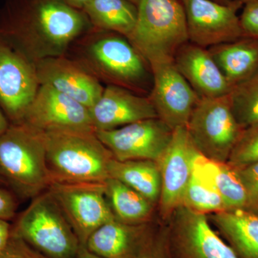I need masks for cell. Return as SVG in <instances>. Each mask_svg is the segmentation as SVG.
<instances>
[{
    "mask_svg": "<svg viewBox=\"0 0 258 258\" xmlns=\"http://www.w3.org/2000/svg\"><path fill=\"white\" fill-rule=\"evenodd\" d=\"M258 162V125L244 129L227 163L234 167Z\"/></svg>",
    "mask_w": 258,
    "mask_h": 258,
    "instance_id": "obj_28",
    "label": "cell"
},
{
    "mask_svg": "<svg viewBox=\"0 0 258 258\" xmlns=\"http://www.w3.org/2000/svg\"><path fill=\"white\" fill-rule=\"evenodd\" d=\"M245 190V209L244 210L258 215V162L235 167Z\"/></svg>",
    "mask_w": 258,
    "mask_h": 258,
    "instance_id": "obj_29",
    "label": "cell"
},
{
    "mask_svg": "<svg viewBox=\"0 0 258 258\" xmlns=\"http://www.w3.org/2000/svg\"><path fill=\"white\" fill-rule=\"evenodd\" d=\"M40 87L32 64L0 35V107L10 124H20Z\"/></svg>",
    "mask_w": 258,
    "mask_h": 258,
    "instance_id": "obj_12",
    "label": "cell"
},
{
    "mask_svg": "<svg viewBox=\"0 0 258 258\" xmlns=\"http://www.w3.org/2000/svg\"><path fill=\"white\" fill-rule=\"evenodd\" d=\"M20 200L11 190L0 185V220L13 221L17 216Z\"/></svg>",
    "mask_w": 258,
    "mask_h": 258,
    "instance_id": "obj_33",
    "label": "cell"
},
{
    "mask_svg": "<svg viewBox=\"0 0 258 258\" xmlns=\"http://www.w3.org/2000/svg\"><path fill=\"white\" fill-rule=\"evenodd\" d=\"M199 153L189 139L186 127L174 129L170 143L157 161L161 174L157 214L161 222L167 223L181 205Z\"/></svg>",
    "mask_w": 258,
    "mask_h": 258,
    "instance_id": "obj_10",
    "label": "cell"
},
{
    "mask_svg": "<svg viewBox=\"0 0 258 258\" xmlns=\"http://www.w3.org/2000/svg\"><path fill=\"white\" fill-rule=\"evenodd\" d=\"M76 258H102L96 254L92 253L90 252L86 247V245L80 246L79 252H78Z\"/></svg>",
    "mask_w": 258,
    "mask_h": 258,
    "instance_id": "obj_37",
    "label": "cell"
},
{
    "mask_svg": "<svg viewBox=\"0 0 258 258\" xmlns=\"http://www.w3.org/2000/svg\"><path fill=\"white\" fill-rule=\"evenodd\" d=\"M148 64L174 60L189 42L186 16L179 0H139L133 31L127 37Z\"/></svg>",
    "mask_w": 258,
    "mask_h": 258,
    "instance_id": "obj_5",
    "label": "cell"
},
{
    "mask_svg": "<svg viewBox=\"0 0 258 258\" xmlns=\"http://www.w3.org/2000/svg\"><path fill=\"white\" fill-rule=\"evenodd\" d=\"M11 235V224L6 220H0V252L4 249Z\"/></svg>",
    "mask_w": 258,
    "mask_h": 258,
    "instance_id": "obj_34",
    "label": "cell"
},
{
    "mask_svg": "<svg viewBox=\"0 0 258 258\" xmlns=\"http://www.w3.org/2000/svg\"><path fill=\"white\" fill-rule=\"evenodd\" d=\"M93 27L128 37L137 19V6L128 0H91L83 10Z\"/></svg>",
    "mask_w": 258,
    "mask_h": 258,
    "instance_id": "obj_25",
    "label": "cell"
},
{
    "mask_svg": "<svg viewBox=\"0 0 258 258\" xmlns=\"http://www.w3.org/2000/svg\"><path fill=\"white\" fill-rule=\"evenodd\" d=\"M81 37L75 60L100 81L136 93L146 92L150 66L126 37L93 28Z\"/></svg>",
    "mask_w": 258,
    "mask_h": 258,
    "instance_id": "obj_2",
    "label": "cell"
},
{
    "mask_svg": "<svg viewBox=\"0 0 258 258\" xmlns=\"http://www.w3.org/2000/svg\"><path fill=\"white\" fill-rule=\"evenodd\" d=\"M193 170L216 190L226 210L245 209V190L234 166L227 162L210 160L199 153L194 162Z\"/></svg>",
    "mask_w": 258,
    "mask_h": 258,
    "instance_id": "obj_22",
    "label": "cell"
},
{
    "mask_svg": "<svg viewBox=\"0 0 258 258\" xmlns=\"http://www.w3.org/2000/svg\"><path fill=\"white\" fill-rule=\"evenodd\" d=\"M89 111L95 132L112 130L139 120L158 118L149 97L114 85L104 87Z\"/></svg>",
    "mask_w": 258,
    "mask_h": 258,
    "instance_id": "obj_17",
    "label": "cell"
},
{
    "mask_svg": "<svg viewBox=\"0 0 258 258\" xmlns=\"http://www.w3.org/2000/svg\"><path fill=\"white\" fill-rule=\"evenodd\" d=\"M174 62L200 98L230 94L232 87L208 48L187 42L177 50Z\"/></svg>",
    "mask_w": 258,
    "mask_h": 258,
    "instance_id": "obj_19",
    "label": "cell"
},
{
    "mask_svg": "<svg viewBox=\"0 0 258 258\" xmlns=\"http://www.w3.org/2000/svg\"><path fill=\"white\" fill-rule=\"evenodd\" d=\"M181 205L206 215L227 210L216 190L194 170L185 190Z\"/></svg>",
    "mask_w": 258,
    "mask_h": 258,
    "instance_id": "obj_27",
    "label": "cell"
},
{
    "mask_svg": "<svg viewBox=\"0 0 258 258\" xmlns=\"http://www.w3.org/2000/svg\"><path fill=\"white\" fill-rule=\"evenodd\" d=\"M0 179L20 201L48 189L52 180L43 132L25 123L10 124L0 137Z\"/></svg>",
    "mask_w": 258,
    "mask_h": 258,
    "instance_id": "obj_3",
    "label": "cell"
},
{
    "mask_svg": "<svg viewBox=\"0 0 258 258\" xmlns=\"http://www.w3.org/2000/svg\"><path fill=\"white\" fill-rule=\"evenodd\" d=\"M0 258H47L17 236L11 235Z\"/></svg>",
    "mask_w": 258,
    "mask_h": 258,
    "instance_id": "obj_31",
    "label": "cell"
},
{
    "mask_svg": "<svg viewBox=\"0 0 258 258\" xmlns=\"http://www.w3.org/2000/svg\"><path fill=\"white\" fill-rule=\"evenodd\" d=\"M186 16L189 41L203 47L243 37L237 12L243 3L222 5L214 0H179Z\"/></svg>",
    "mask_w": 258,
    "mask_h": 258,
    "instance_id": "obj_14",
    "label": "cell"
},
{
    "mask_svg": "<svg viewBox=\"0 0 258 258\" xmlns=\"http://www.w3.org/2000/svg\"><path fill=\"white\" fill-rule=\"evenodd\" d=\"M109 176L158 205L161 193V174L157 161L113 159L110 163Z\"/></svg>",
    "mask_w": 258,
    "mask_h": 258,
    "instance_id": "obj_24",
    "label": "cell"
},
{
    "mask_svg": "<svg viewBox=\"0 0 258 258\" xmlns=\"http://www.w3.org/2000/svg\"><path fill=\"white\" fill-rule=\"evenodd\" d=\"M149 66L153 84L148 97L158 118L172 130L186 127L200 97L180 74L174 60L159 61Z\"/></svg>",
    "mask_w": 258,
    "mask_h": 258,
    "instance_id": "obj_13",
    "label": "cell"
},
{
    "mask_svg": "<svg viewBox=\"0 0 258 258\" xmlns=\"http://www.w3.org/2000/svg\"><path fill=\"white\" fill-rule=\"evenodd\" d=\"M186 129L197 150L219 162H227L244 130L234 115L230 94L200 98Z\"/></svg>",
    "mask_w": 258,
    "mask_h": 258,
    "instance_id": "obj_7",
    "label": "cell"
},
{
    "mask_svg": "<svg viewBox=\"0 0 258 258\" xmlns=\"http://www.w3.org/2000/svg\"><path fill=\"white\" fill-rule=\"evenodd\" d=\"M17 236L47 258H76L80 243L60 207L48 190L32 199L11 224Z\"/></svg>",
    "mask_w": 258,
    "mask_h": 258,
    "instance_id": "obj_6",
    "label": "cell"
},
{
    "mask_svg": "<svg viewBox=\"0 0 258 258\" xmlns=\"http://www.w3.org/2000/svg\"><path fill=\"white\" fill-rule=\"evenodd\" d=\"M214 1L222 5H230L232 4V3H236V2L243 3L244 5L245 3H247V2L250 1V0H214Z\"/></svg>",
    "mask_w": 258,
    "mask_h": 258,
    "instance_id": "obj_38",
    "label": "cell"
},
{
    "mask_svg": "<svg viewBox=\"0 0 258 258\" xmlns=\"http://www.w3.org/2000/svg\"><path fill=\"white\" fill-rule=\"evenodd\" d=\"M35 67L40 85H48L88 108L104 89L101 81L83 64L66 55L43 59Z\"/></svg>",
    "mask_w": 258,
    "mask_h": 258,
    "instance_id": "obj_16",
    "label": "cell"
},
{
    "mask_svg": "<svg viewBox=\"0 0 258 258\" xmlns=\"http://www.w3.org/2000/svg\"><path fill=\"white\" fill-rule=\"evenodd\" d=\"M161 220L132 225L114 218L90 236L86 247L102 258H137Z\"/></svg>",
    "mask_w": 258,
    "mask_h": 258,
    "instance_id": "obj_18",
    "label": "cell"
},
{
    "mask_svg": "<svg viewBox=\"0 0 258 258\" xmlns=\"http://www.w3.org/2000/svg\"><path fill=\"white\" fill-rule=\"evenodd\" d=\"M240 258H258V215L244 210L208 215Z\"/></svg>",
    "mask_w": 258,
    "mask_h": 258,
    "instance_id": "obj_20",
    "label": "cell"
},
{
    "mask_svg": "<svg viewBox=\"0 0 258 258\" xmlns=\"http://www.w3.org/2000/svg\"><path fill=\"white\" fill-rule=\"evenodd\" d=\"M173 132L164 121L154 118L96 134L117 160L157 162L170 143Z\"/></svg>",
    "mask_w": 258,
    "mask_h": 258,
    "instance_id": "obj_11",
    "label": "cell"
},
{
    "mask_svg": "<svg viewBox=\"0 0 258 258\" xmlns=\"http://www.w3.org/2000/svg\"><path fill=\"white\" fill-rule=\"evenodd\" d=\"M49 191L74 229L81 245L103 224L115 218L104 183L52 182Z\"/></svg>",
    "mask_w": 258,
    "mask_h": 258,
    "instance_id": "obj_8",
    "label": "cell"
},
{
    "mask_svg": "<svg viewBox=\"0 0 258 258\" xmlns=\"http://www.w3.org/2000/svg\"><path fill=\"white\" fill-rule=\"evenodd\" d=\"M208 50L232 88L258 71V38L243 36Z\"/></svg>",
    "mask_w": 258,
    "mask_h": 258,
    "instance_id": "obj_21",
    "label": "cell"
},
{
    "mask_svg": "<svg viewBox=\"0 0 258 258\" xmlns=\"http://www.w3.org/2000/svg\"><path fill=\"white\" fill-rule=\"evenodd\" d=\"M128 1L131 2V3H133V4L136 5L137 6L139 0H128Z\"/></svg>",
    "mask_w": 258,
    "mask_h": 258,
    "instance_id": "obj_39",
    "label": "cell"
},
{
    "mask_svg": "<svg viewBox=\"0 0 258 258\" xmlns=\"http://www.w3.org/2000/svg\"><path fill=\"white\" fill-rule=\"evenodd\" d=\"M10 125V122L7 118L4 112L0 107V137L8 130Z\"/></svg>",
    "mask_w": 258,
    "mask_h": 258,
    "instance_id": "obj_36",
    "label": "cell"
},
{
    "mask_svg": "<svg viewBox=\"0 0 258 258\" xmlns=\"http://www.w3.org/2000/svg\"><path fill=\"white\" fill-rule=\"evenodd\" d=\"M21 123L40 131L95 132L89 108L48 85H40Z\"/></svg>",
    "mask_w": 258,
    "mask_h": 258,
    "instance_id": "obj_15",
    "label": "cell"
},
{
    "mask_svg": "<svg viewBox=\"0 0 258 258\" xmlns=\"http://www.w3.org/2000/svg\"><path fill=\"white\" fill-rule=\"evenodd\" d=\"M137 258H171L167 223L160 221Z\"/></svg>",
    "mask_w": 258,
    "mask_h": 258,
    "instance_id": "obj_30",
    "label": "cell"
},
{
    "mask_svg": "<svg viewBox=\"0 0 258 258\" xmlns=\"http://www.w3.org/2000/svg\"><path fill=\"white\" fill-rule=\"evenodd\" d=\"M167 225L171 258H240L212 228L208 215L180 205Z\"/></svg>",
    "mask_w": 258,
    "mask_h": 258,
    "instance_id": "obj_9",
    "label": "cell"
},
{
    "mask_svg": "<svg viewBox=\"0 0 258 258\" xmlns=\"http://www.w3.org/2000/svg\"><path fill=\"white\" fill-rule=\"evenodd\" d=\"M240 20L243 36L258 38V0L244 5Z\"/></svg>",
    "mask_w": 258,
    "mask_h": 258,
    "instance_id": "obj_32",
    "label": "cell"
},
{
    "mask_svg": "<svg viewBox=\"0 0 258 258\" xmlns=\"http://www.w3.org/2000/svg\"><path fill=\"white\" fill-rule=\"evenodd\" d=\"M0 185H3V186H4V184H3V181H2L1 179H0Z\"/></svg>",
    "mask_w": 258,
    "mask_h": 258,
    "instance_id": "obj_40",
    "label": "cell"
},
{
    "mask_svg": "<svg viewBox=\"0 0 258 258\" xmlns=\"http://www.w3.org/2000/svg\"><path fill=\"white\" fill-rule=\"evenodd\" d=\"M44 135L52 182L104 183L109 179L114 157L96 132L54 131Z\"/></svg>",
    "mask_w": 258,
    "mask_h": 258,
    "instance_id": "obj_4",
    "label": "cell"
},
{
    "mask_svg": "<svg viewBox=\"0 0 258 258\" xmlns=\"http://www.w3.org/2000/svg\"><path fill=\"white\" fill-rule=\"evenodd\" d=\"M232 111L244 129L258 125V71L234 86L230 93Z\"/></svg>",
    "mask_w": 258,
    "mask_h": 258,
    "instance_id": "obj_26",
    "label": "cell"
},
{
    "mask_svg": "<svg viewBox=\"0 0 258 258\" xmlns=\"http://www.w3.org/2000/svg\"><path fill=\"white\" fill-rule=\"evenodd\" d=\"M92 28L84 12L60 0H6L0 9V35L34 64L66 55Z\"/></svg>",
    "mask_w": 258,
    "mask_h": 258,
    "instance_id": "obj_1",
    "label": "cell"
},
{
    "mask_svg": "<svg viewBox=\"0 0 258 258\" xmlns=\"http://www.w3.org/2000/svg\"><path fill=\"white\" fill-rule=\"evenodd\" d=\"M64 4L69 5L71 8H75L79 10L84 9L86 5L89 3L91 0H60Z\"/></svg>",
    "mask_w": 258,
    "mask_h": 258,
    "instance_id": "obj_35",
    "label": "cell"
},
{
    "mask_svg": "<svg viewBox=\"0 0 258 258\" xmlns=\"http://www.w3.org/2000/svg\"><path fill=\"white\" fill-rule=\"evenodd\" d=\"M105 193L110 208L118 221L139 225L158 219L157 205L118 180L107 179Z\"/></svg>",
    "mask_w": 258,
    "mask_h": 258,
    "instance_id": "obj_23",
    "label": "cell"
}]
</instances>
